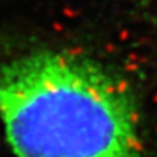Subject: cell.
I'll return each mask as SVG.
<instances>
[{
  "label": "cell",
  "instance_id": "6da1fadb",
  "mask_svg": "<svg viewBox=\"0 0 157 157\" xmlns=\"http://www.w3.org/2000/svg\"><path fill=\"white\" fill-rule=\"evenodd\" d=\"M0 129L13 157H156L132 84L77 50L0 61Z\"/></svg>",
  "mask_w": 157,
  "mask_h": 157
}]
</instances>
